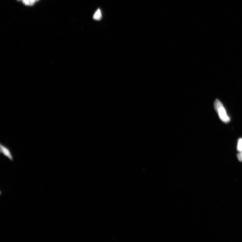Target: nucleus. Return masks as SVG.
<instances>
[{
  "label": "nucleus",
  "mask_w": 242,
  "mask_h": 242,
  "mask_svg": "<svg viewBox=\"0 0 242 242\" xmlns=\"http://www.w3.org/2000/svg\"><path fill=\"white\" fill-rule=\"evenodd\" d=\"M39 0H29V1L31 2V3L34 4L36 2H37L39 1Z\"/></svg>",
  "instance_id": "0eeeda50"
},
{
  "label": "nucleus",
  "mask_w": 242,
  "mask_h": 242,
  "mask_svg": "<svg viewBox=\"0 0 242 242\" xmlns=\"http://www.w3.org/2000/svg\"><path fill=\"white\" fill-rule=\"evenodd\" d=\"M102 18V14L100 9H98L95 12L94 15L93 16V19L97 20V21H99Z\"/></svg>",
  "instance_id": "7ed1b4c3"
},
{
  "label": "nucleus",
  "mask_w": 242,
  "mask_h": 242,
  "mask_svg": "<svg viewBox=\"0 0 242 242\" xmlns=\"http://www.w3.org/2000/svg\"><path fill=\"white\" fill-rule=\"evenodd\" d=\"M23 3L26 5L32 6L34 5V4L32 3L29 0H22Z\"/></svg>",
  "instance_id": "39448f33"
},
{
  "label": "nucleus",
  "mask_w": 242,
  "mask_h": 242,
  "mask_svg": "<svg viewBox=\"0 0 242 242\" xmlns=\"http://www.w3.org/2000/svg\"><path fill=\"white\" fill-rule=\"evenodd\" d=\"M237 150L239 152L242 151V138H240L238 142Z\"/></svg>",
  "instance_id": "20e7f679"
},
{
  "label": "nucleus",
  "mask_w": 242,
  "mask_h": 242,
  "mask_svg": "<svg viewBox=\"0 0 242 242\" xmlns=\"http://www.w3.org/2000/svg\"><path fill=\"white\" fill-rule=\"evenodd\" d=\"M239 153L237 154V157L239 161L242 162V151L239 152Z\"/></svg>",
  "instance_id": "423d86ee"
},
{
  "label": "nucleus",
  "mask_w": 242,
  "mask_h": 242,
  "mask_svg": "<svg viewBox=\"0 0 242 242\" xmlns=\"http://www.w3.org/2000/svg\"><path fill=\"white\" fill-rule=\"evenodd\" d=\"M214 108L218 114L220 119L224 123H228L230 121V118L227 115L226 110L222 103L218 99H216L214 103Z\"/></svg>",
  "instance_id": "f257e3e1"
},
{
  "label": "nucleus",
  "mask_w": 242,
  "mask_h": 242,
  "mask_svg": "<svg viewBox=\"0 0 242 242\" xmlns=\"http://www.w3.org/2000/svg\"><path fill=\"white\" fill-rule=\"evenodd\" d=\"M18 1H21V0H18Z\"/></svg>",
  "instance_id": "6e6552de"
},
{
  "label": "nucleus",
  "mask_w": 242,
  "mask_h": 242,
  "mask_svg": "<svg viewBox=\"0 0 242 242\" xmlns=\"http://www.w3.org/2000/svg\"><path fill=\"white\" fill-rule=\"evenodd\" d=\"M0 153L9 158L10 160L13 162L14 160V156L11 149L7 146L4 145L1 143L0 144Z\"/></svg>",
  "instance_id": "f03ea898"
}]
</instances>
